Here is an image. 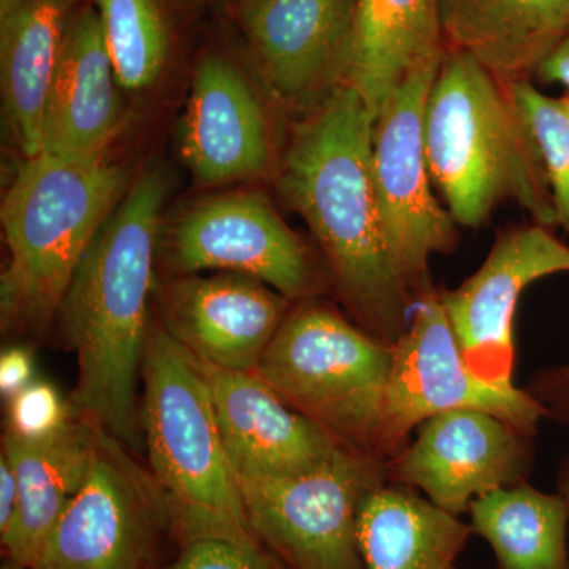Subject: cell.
Segmentation results:
<instances>
[{
	"label": "cell",
	"instance_id": "cell-1",
	"mask_svg": "<svg viewBox=\"0 0 569 569\" xmlns=\"http://www.w3.org/2000/svg\"><path fill=\"white\" fill-rule=\"evenodd\" d=\"M373 122L353 86L337 89L296 127L279 190L316 236L329 282L351 320L395 346L415 299L385 238L372 173Z\"/></svg>",
	"mask_w": 569,
	"mask_h": 569
},
{
	"label": "cell",
	"instance_id": "cell-2",
	"mask_svg": "<svg viewBox=\"0 0 569 569\" xmlns=\"http://www.w3.org/2000/svg\"><path fill=\"white\" fill-rule=\"evenodd\" d=\"M167 193L159 167L129 187L82 257L56 317L78 365L71 411L132 451L141 443L138 387Z\"/></svg>",
	"mask_w": 569,
	"mask_h": 569
},
{
	"label": "cell",
	"instance_id": "cell-3",
	"mask_svg": "<svg viewBox=\"0 0 569 569\" xmlns=\"http://www.w3.org/2000/svg\"><path fill=\"white\" fill-rule=\"evenodd\" d=\"M427 163L460 227L478 228L515 201L541 227L559 224L538 142L505 84L466 52L447 50L427 99Z\"/></svg>",
	"mask_w": 569,
	"mask_h": 569
},
{
	"label": "cell",
	"instance_id": "cell-4",
	"mask_svg": "<svg viewBox=\"0 0 569 569\" xmlns=\"http://www.w3.org/2000/svg\"><path fill=\"white\" fill-rule=\"evenodd\" d=\"M107 159L40 152L26 159L2 203L9 263L0 279L3 331L41 335L56 321L82 257L129 190Z\"/></svg>",
	"mask_w": 569,
	"mask_h": 569
},
{
	"label": "cell",
	"instance_id": "cell-5",
	"mask_svg": "<svg viewBox=\"0 0 569 569\" xmlns=\"http://www.w3.org/2000/svg\"><path fill=\"white\" fill-rule=\"evenodd\" d=\"M141 425L149 471L181 542L258 539L200 361L152 321L141 367Z\"/></svg>",
	"mask_w": 569,
	"mask_h": 569
},
{
	"label": "cell",
	"instance_id": "cell-6",
	"mask_svg": "<svg viewBox=\"0 0 569 569\" xmlns=\"http://www.w3.org/2000/svg\"><path fill=\"white\" fill-rule=\"evenodd\" d=\"M392 359L395 346L312 298L291 307L254 372L339 447L380 460Z\"/></svg>",
	"mask_w": 569,
	"mask_h": 569
},
{
	"label": "cell",
	"instance_id": "cell-7",
	"mask_svg": "<svg viewBox=\"0 0 569 569\" xmlns=\"http://www.w3.org/2000/svg\"><path fill=\"white\" fill-rule=\"evenodd\" d=\"M443 58L415 67L373 122L372 173L381 223L397 272L415 301L433 290V254L451 253L458 244V223L432 190L425 141L427 99Z\"/></svg>",
	"mask_w": 569,
	"mask_h": 569
},
{
	"label": "cell",
	"instance_id": "cell-8",
	"mask_svg": "<svg viewBox=\"0 0 569 569\" xmlns=\"http://www.w3.org/2000/svg\"><path fill=\"white\" fill-rule=\"evenodd\" d=\"M387 463L340 448L293 477L238 478L250 530L288 569H366L359 512Z\"/></svg>",
	"mask_w": 569,
	"mask_h": 569
},
{
	"label": "cell",
	"instance_id": "cell-9",
	"mask_svg": "<svg viewBox=\"0 0 569 569\" xmlns=\"http://www.w3.org/2000/svg\"><path fill=\"white\" fill-rule=\"evenodd\" d=\"M452 410L486 411L533 437L546 419L526 389L493 387L471 370L433 288L415 301L406 332L395 343L378 458L388 463L422 422Z\"/></svg>",
	"mask_w": 569,
	"mask_h": 569
},
{
	"label": "cell",
	"instance_id": "cell-10",
	"mask_svg": "<svg viewBox=\"0 0 569 569\" xmlns=\"http://www.w3.org/2000/svg\"><path fill=\"white\" fill-rule=\"evenodd\" d=\"M100 429L84 485L71 498L33 569H148L167 505L151 471Z\"/></svg>",
	"mask_w": 569,
	"mask_h": 569
},
{
	"label": "cell",
	"instance_id": "cell-11",
	"mask_svg": "<svg viewBox=\"0 0 569 569\" xmlns=\"http://www.w3.org/2000/svg\"><path fill=\"white\" fill-rule=\"evenodd\" d=\"M167 254L178 274L246 276L296 302L317 298L329 283L328 271L261 193L217 194L187 209L168 236Z\"/></svg>",
	"mask_w": 569,
	"mask_h": 569
},
{
	"label": "cell",
	"instance_id": "cell-12",
	"mask_svg": "<svg viewBox=\"0 0 569 569\" xmlns=\"http://www.w3.org/2000/svg\"><path fill=\"white\" fill-rule=\"evenodd\" d=\"M535 438L486 411H447L418 427L387 463L388 479L460 516L478 497L527 481L537 460Z\"/></svg>",
	"mask_w": 569,
	"mask_h": 569
},
{
	"label": "cell",
	"instance_id": "cell-13",
	"mask_svg": "<svg viewBox=\"0 0 569 569\" xmlns=\"http://www.w3.org/2000/svg\"><path fill=\"white\" fill-rule=\"evenodd\" d=\"M569 272V246L550 228H512L498 234L485 263L455 290L440 291L463 358L493 387H512L515 320L531 283Z\"/></svg>",
	"mask_w": 569,
	"mask_h": 569
},
{
	"label": "cell",
	"instance_id": "cell-14",
	"mask_svg": "<svg viewBox=\"0 0 569 569\" xmlns=\"http://www.w3.org/2000/svg\"><path fill=\"white\" fill-rule=\"evenodd\" d=\"M356 0H242L239 18L266 84L309 114L350 81Z\"/></svg>",
	"mask_w": 569,
	"mask_h": 569
},
{
	"label": "cell",
	"instance_id": "cell-15",
	"mask_svg": "<svg viewBox=\"0 0 569 569\" xmlns=\"http://www.w3.org/2000/svg\"><path fill=\"white\" fill-rule=\"evenodd\" d=\"M162 325L204 365L253 372L284 318L290 299L250 277L181 276L162 290Z\"/></svg>",
	"mask_w": 569,
	"mask_h": 569
},
{
	"label": "cell",
	"instance_id": "cell-16",
	"mask_svg": "<svg viewBox=\"0 0 569 569\" xmlns=\"http://www.w3.org/2000/svg\"><path fill=\"white\" fill-rule=\"evenodd\" d=\"M200 366L236 478L293 477L342 448L254 370Z\"/></svg>",
	"mask_w": 569,
	"mask_h": 569
},
{
	"label": "cell",
	"instance_id": "cell-17",
	"mask_svg": "<svg viewBox=\"0 0 569 569\" xmlns=\"http://www.w3.org/2000/svg\"><path fill=\"white\" fill-rule=\"evenodd\" d=\"M181 151L193 178L204 186L258 178L271 168L263 104L223 56L208 54L194 69Z\"/></svg>",
	"mask_w": 569,
	"mask_h": 569
},
{
	"label": "cell",
	"instance_id": "cell-18",
	"mask_svg": "<svg viewBox=\"0 0 569 569\" xmlns=\"http://www.w3.org/2000/svg\"><path fill=\"white\" fill-rule=\"evenodd\" d=\"M118 77L91 7L71 14L41 123V152L92 157L107 151L122 119Z\"/></svg>",
	"mask_w": 569,
	"mask_h": 569
},
{
	"label": "cell",
	"instance_id": "cell-19",
	"mask_svg": "<svg viewBox=\"0 0 569 569\" xmlns=\"http://www.w3.org/2000/svg\"><path fill=\"white\" fill-rule=\"evenodd\" d=\"M99 427L71 415L54 436L22 440L3 432L2 455L9 459L20 489V507L2 545L11 563L33 569L71 498L84 485Z\"/></svg>",
	"mask_w": 569,
	"mask_h": 569
},
{
	"label": "cell",
	"instance_id": "cell-20",
	"mask_svg": "<svg viewBox=\"0 0 569 569\" xmlns=\"http://www.w3.org/2000/svg\"><path fill=\"white\" fill-rule=\"evenodd\" d=\"M447 50L505 84L529 80L569 33V0H440Z\"/></svg>",
	"mask_w": 569,
	"mask_h": 569
},
{
	"label": "cell",
	"instance_id": "cell-21",
	"mask_svg": "<svg viewBox=\"0 0 569 569\" xmlns=\"http://www.w3.org/2000/svg\"><path fill=\"white\" fill-rule=\"evenodd\" d=\"M74 0H0L3 111L24 159L41 152V123Z\"/></svg>",
	"mask_w": 569,
	"mask_h": 569
},
{
	"label": "cell",
	"instance_id": "cell-22",
	"mask_svg": "<svg viewBox=\"0 0 569 569\" xmlns=\"http://www.w3.org/2000/svg\"><path fill=\"white\" fill-rule=\"evenodd\" d=\"M358 535L366 569H459L475 533L460 516L388 479L366 497Z\"/></svg>",
	"mask_w": 569,
	"mask_h": 569
},
{
	"label": "cell",
	"instance_id": "cell-23",
	"mask_svg": "<svg viewBox=\"0 0 569 569\" xmlns=\"http://www.w3.org/2000/svg\"><path fill=\"white\" fill-rule=\"evenodd\" d=\"M445 52L440 0H356L348 84L373 116L415 67Z\"/></svg>",
	"mask_w": 569,
	"mask_h": 569
},
{
	"label": "cell",
	"instance_id": "cell-24",
	"mask_svg": "<svg viewBox=\"0 0 569 569\" xmlns=\"http://www.w3.org/2000/svg\"><path fill=\"white\" fill-rule=\"evenodd\" d=\"M468 515L497 569H569V511L559 492L520 482L478 497Z\"/></svg>",
	"mask_w": 569,
	"mask_h": 569
},
{
	"label": "cell",
	"instance_id": "cell-25",
	"mask_svg": "<svg viewBox=\"0 0 569 569\" xmlns=\"http://www.w3.org/2000/svg\"><path fill=\"white\" fill-rule=\"evenodd\" d=\"M119 84L141 91L162 73L168 36L156 0H96Z\"/></svg>",
	"mask_w": 569,
	"mask_h": 569
},
{
	"label": "cell",
	"instance_id": "cell-26",
	"mask_svg": "<svg viewBox=\"0 0 569 569\" xmlns=\"http://www.w3.org/2000/svg\"><path fill=\"white\" fill-rule=\"evenodd\" d=\"M511 93L538 142L557 219L569 234V100L546 96L529 80L512 84Z\"/></svg>",
	"mask_w": 569,
	"mask_h": 569
},
{
	"label": "cell",
	"instance_id": "cell-27",
	"mask_svg": "<svg viewBox=\"0 0 569 569\" xmlns=\"http://www.w3.org/2000/svg\"><path fill=\"white\" fill-rule=\"evenodd\" d=\"M73 415L69 402L58 389L43 380H36L9 400L7 433L22 440H43L54 436Z\"/></svg>",
	"mask_w": 569,
	"mask_h": 569
},
{
	"label": "cell",
	"instance_id": "cell-28",
	"mask_svg": "<svg viewBox=\"0 0 569 569\" xmlns=\"http://www.w3.org/2000/svg\"><path fill=\"white\" fill-rule=\"evenodd\" d=\"M164 569H288L260 539L198 538L183 542Z\"/></svg>",
	"mask_w": 569,
	"mask_h": 569
},
{
	"label": "cell",
	"instance_id": "cell-29",
	"mask_svg": "<svg viewBox=\"0 0 569 569\" xmlns=\"http://www.w3.org/2000/svg\"><path fill=\"white\" fill-rule=\"evenodd\" d=\"M523 389L545 408L548 421L569 427V361L537 370Z\"/></svg>",
	"mask_w": 569,
	"mask_h": 569
},
{
	"label": "cell",
	"instance_id": "cell-30",
	"mask_svg": "<svg viewBox=\"0 0 569 569\" xmlns=\"http://www.w3.org/2000/svg\"><path fill=\"white\" fill-rule=\"evenodd\" d=\"M32 381H36V362L31 348L17 346L3 350L0 356V395L3 400L9 402Z\"/></svg>",
	"mask_w": 569,
	"mask_h": 569
},
{
	"label": "cell",
	"instance_id": "cell-31",
	"mask_svg": "<svg viewBox=\"0 0 569 569\" xmlns=\"http://www.w3.org/2000/svg\"><path fill=\"white\" fill-rule=\"evenodd\" d=\"M20 507V489L9 459L0 456V537L10 530Z\"/></svg>",
	"mask_w": 569,
	"mask_h": 569
},
{
	"label": "cell",
	"instance_id": "cell-32",
	"mask_svg": "<svg viewBox=\"0 0 569 569\" xmlns=\"http://www.w3.org/2000/svg\"><path fill=\"white\" fill-rule=\"evenodd\" d=\"M537 74L541 80L560 82L569 88V33L541 63Z\"/></svg>",
	"mask_w": 569,
	"mask_h": 569
},
{
	"label": "cell",
	"instance_id": "cell-33",
	"mask_svg": "<svg viewBox=\"0 0 569 569\" xmlns=\"http://www.w3.org/2000/svg\"><path fill=\"white\" fill-rule=\"evenodd\" d=\"M557 492L563 498L569 511V451L561 459L557 470Z\"/></svg>",
	"mask_w": 569,
	"mask_h": 569
},
{
	"label": "cell",
	"instance_id": "cell-34",
	"mask_svg": "<svg viewBox=\"0 0 569 569\" xmlns=\"http://www.w3.org/2000/svg\"><path fill=\"white\" fill-rule=\"evenodd\" d=\"M2 569H22V568L18 567V565L11 563V565H6V567H2Z\"/></svg>",
	"mask_w": 569,
	"mask_h": 569
}]
</instances>
